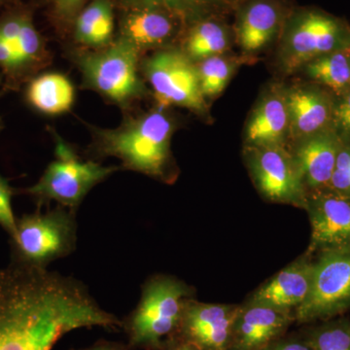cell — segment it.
I'll return each instance as SVG.
<instances>
[{"mask_svg":"<svg viewBox=\"0 0 350 350\" xmlns=\"http://www.w3.org/2000/svg\"><path fill=\"white\" fill-rule=\"evenodd\" d=\"M122 326L75 278L21 262L0 269V350H53L78 329Z\"/></svg>","mask_w":350,"mask_h":350,"instance_id":"cell-1","label":"cell"},{"mask_svg":"<svg viewBox=\"0 0 350 350\" xmlns=\"http://www.w3.org/2000/svg\"><path fill=\"white\" fill-rule=\"evenodd\" d=\"M192 288L174 276L156 275L142 287L139 303L123 322L131 349L162 350L176 338Z\"/></svg>","mask_w":350,"mask_h":350,"instance_id":"cell-2","label":"cell"},{"mask_svg":"<svg viewBox=\"0 0 350 350\" xmlns=\"http://www.w3.org/2000/svg\"><path fill=\"white\" fill-rule=\"evenodd\" d=\"M174 123L163 111H152L116 129L100 133V151L118 158L126 169L163 180L172 178L170 142Z\"/></svg>","mask_w":350,"mask_h":350,"instance_id":"cell-3","label":"cell"},{"mask_svg":"<svg viewBox=\"0 0 350 350\" xmlns=\"http://www.w3.org/2000/svg\"><path fill=\"white\" fill-rule=\"evenodd\" d=\"M280 38V68L291 75L317 57L350 50V25L321 9L300 7L290 11Z\"/></svg>","mask_w":350,"mask_h":350,"instance_id":"cell-4","label":"cell"},{"mask_svg":"<svg viewBox=\"0 0 350 350\" xmlns=\"http://www.w3.org/2000/svg\"><path fill=\"white\" fill-rule=\"evenodd\" d=\"M13 241L19 252L17 262L46 268L76 250L75 211L59 206L46 213L25 215L17 220Z\"/></svg>","mask_w":350,"mask_h":350,"instance_id":"cell-5","label":"cell"},{"mask_svg":"<svg viewBox=\"0 0 350 350\" xmlns=\"http://www.w3.org/2000/svg\"><path fill=\"white\" fill-rule=\"evenodd\" d=\"M118 170L92 161H82L59 137L56 139L55 160L38 183L27 192L39 202H57L61 206L75 211L88 193Z\"/></svg>","mask_w":350,"mask_h":350,"instance_id":"cell-6","label":"cell"},{"mask_svg":"<svg viewBox=\"0 0 350 350\" xmlns=\"http://www.w3.org/2000/svg\"><path fill=\"white\" fill-rule=\"evenodd\" d=\"M350 310V250L324 251L313 259L312 286L294 312L300 323L337 319Z\"/></svg>","mask_w":350,"mask_h":350,"instance_id":"cell-7","label":"cell"},{"mask_svg":"<svg viewBox=\"0 0 350 350\" xmlns=\"http://www.w3.org/2000/svg\"><path fill=\"white\" fill-rule=\"evenodd\" d=\"M138 51L121 38L107 49L83 57L80 66L88 84L119 105L135 100L144 93L137 72Z\"/></svg>","mask_w":350,"mask_h":350,"instance_id":"cell-8","label":"cell"},{"mask_svg":"<svg viewBox=\"0 0 350 350\" xmlns=\"http://www.w3.org/2000/svg\"><path fill=\"white\" fill-rule=\"evenodd\" d=\"M244 158L265 199L305 208L308 193L291 152L284 146H245Z\"/></svg>","mask_w":350,"mask_h":350,"instance_id":"cell-9","label":"cell"},{"mask_svg":"<svg viewBox=\"0 0 350 350\" xmlns=\"http://www.w3.org/2000/svg\"><path fill=\"white\" fill-rule=\"evenodd\" d=\"M144 69L162 107L179 105L206 111L198 66L187 55L178 50L160 51L146 62Z\"/></svg>","mask_w":350,"mask_h":350,"instance_id":"cell-10","label":"cell"},{"mask_svg":"<svg viewBox=\"0 0 350 350\" xmlns=\"http://www.w3.org/2000/svg\"><path fill=\"white\" fill-rule=\"evenodd\" d=\"M305 211L310 218V243L306 253L350 250V198L331 190L306 197Z\"/></svg>","mask_w":350,"mask_h":350,"instance_id":"cell-11","label":"cell"},{"mask_svg":"<svg viewBox=\"0 0 350 350\" xmlns=\"http://www.w3.org/2000/svg\"><path fill=\"white\" fill-rule=\"evenodd\" d=\"M239 306L200 303L191 299L184 308L177 340L199 350H229Z\"/></svg>","mask_w":350,"mask_h":350,"instance_id":"cell-12","label":"cell"},{"mask_svg":"<svg viewBox=\"0 0 350 350\" xmlns=\"http://www.w3.org/2000/svg\"><path fill=\"white\" fill-rule=\"evenodd\" d=\"M335 94L312 81L286 89L289 139L294 142L331 129Z\"/></svg>","mask_w":350,"mask_h":350,"instance_id":"cell-13","label":"cell"},{"mask_svg":"<svg viewBox=\"0 0 350 350\" xmlns=\"http://www.w3.org/2000/svg\"><path fill=\"white\" fill-rule=\"evenodd\" d=\"M293 320L291 313L246 301L234 317L229 350H265L280 340Z\"/></svg>","mask_w":350,"mask_h":350,"instance_id":"cell-14","label":"cell"},{"mask_svg":"<svg viewBox=\"0 0 350 350\" xmlns=\"http://www.w3.org/2000/svg\"><path fill=\"white\" fill-rule=\"evenodd\" d=\"M291 9L283 0H241L237 11L234 34L246 52H256L282 34Z\"/></svg>","mask_w":350,"mask_h":350,"instance_id":"cell-15","label":"cell"},{"mask_svg":"<svg viewBox=\"0 0 350 350\" xmlns=\"http://www.w3.org/2000/svg\"><path fill=\"white\" fill-rule=\"evenodd\" d=\"M312 273L313 258L305 253L258 288L247 301L293 314L310 293Z\"/></svg>","mask_w":350,"mask_h":350,"instance_id":"cell-16","label":"cell"},{"mask_svg":"<svg viewBox=\"0 0 350 350\" xmlns=\"http://www.w3.org/2000/svg\"><path fill=\"white\" fill-rule=\"evenodd\" d=\"M342 139L332 129L295 142L291 154L306 193L329 190Z\"/></svg>","mask_w":350,"mask_h":350,"instance_id":"cell-17","label":"cell"},{"mask_svg":"<svg viewBox=\"0 0 350 350\" xmlns=\"http://www.w3.org/2000/svg\"><path fill=\"white\" fill-rule=\"evenodd\" d=\"M289 138L286 89L273 87L262 96L246 125V146H284Z\"/></svg>","mask_w":350,"mask_h":350,"instance_id":"cell-18","label":"cell"},{"mask_svg":"<svg viewBox=\"0 0 350 350\" xmlns=\"http://www.w3.org/2000/svg\"><path fill=\"white\" fill-rule=\"evenodd\" d=\"M177 20L165 6L135 7L124 20L122 38L138 50L157 47L174 38Z\"/></svg>","mask_w":350,"mask_h":350,"instance_id":"cell-19","label":"cell"},{"mask_svg":"<svg viewBox=\"0 0 350 350\" xmlns=\"http://www.w3.org/2000/svg\"><path fill=\"white\" fill-rule=\"evenodd\" d=\"M231 32L218 16L211 15L196 21L185 40L186 55L191 59H206L221 56L229 49Z\"/></svg>","mask_w":350,"mask_h":350,"instance_id":"cell-20","label":"cell"},{"mask_svg":"<svg viewBox=\"0 0 350 350\" xmlns=\"http://www.w3.org/2000/svg\"><path fill=\"white\" fill-rule=\"evenodd\" d=\"M32 107L45 114L68 111L75 101V88L66 76L47 73L32 80L27 92Z\"/></svg>","mask_w":350,"mask_h":350,"instance_id":"cell-21","label":"cell"},{"mask_svg":"<svg viewBox=\"0 0 350 350\" xmlns=\"http://www.w3.org/2000/svg\"><path fill=\"white\" fill-rule=\"evenodd\" d=\"M310 81L335 94L350 90V50L338 51L317 57L301 68Z\"/></svg>","mask_w":350,"mask_h":350,"instance_id":"cell-22","label":"cell"},{"mask_svg":"<svg viewBox=\"0 0 350 350\" xmlns=\"http://www.w3.org/2000/svg\"><path fill=\"white\" fill-rule=\"evenodd\" d=\"M114 20L109 0H94L78 16L75 38L90 47H103L111 40Z\"/></svg>","mask_w":350,"mask_h":350,"instance_id":"cell-23","label":"cell"},{"mask_svg":"<svg viewBox=\"0 0 350 350\" xmlns=\"http://www.w3.org/2000/svg\"><path fill=\"white\" fill-rule=\"evenodd\" d=\"M202 96L213 98L222 93L231 78L234 66L226 57L214 56L202 59L198 66Z\"/></svg>","mask_w":350,"mask_h":350,"instance_id":"cell-24","label":"cell"},{"mask_svg":"<svg viewBox=\"0 0 350 350\" xmlns=\"http://www.w3.org/2000/svg\"><path fill=\"white\" fill-rule=\"evenodd\" d=\"M313 350H350V320L322 321L308 338Z\"/></svg>","mask_w":350,"mask_h":350,"instance_id":"cell-25","label":"cell"},{"mask_svg":"<svg viewBox=\"0 0 350 350\" xmlns=\"http://www.w3.org/2000/svg\"><path fill=\"white\" fill-rule=\"evenodd\" d=\"M163 5L179 20L196 21L215 15L226 5L225 0H163Z\"/></svg>","mask_w":350,"mask_h":350,"instance_id":"cell-26","label":"cell"},{"mask_svg":"<svg viewBox=\"0 0 350 350\" xmlns=\"http://www.w3.org/2000/svg\"><path fill=\"white\" fill-rule=\"evenodd\" d=\"M16 49L25 68L38 62L42 54V42H41L40 36L36 31L31 18L27 15L24 16L19 38L16 44Z\"/></svg>","mask_w":350,"mask_h":350,"instance_id":"cell-27","label":"cell"},{"mask_svg":"<svg viewBox=\"0 0 350 350\" xmlns=\"http://www.w3.org/2000/svg\"><path fill=\"white\" fill-rule=\"evenodd\" d=\"M340 139L342 142L338 149L329 190L350 198V138Z\"/></svg>","mask_w":350,"mask_h":350,"instance_id":"cell-28","label":"cell"},{"mask_svg":"<svg viewBox=\"0 0 350 350\" xmlns=\"http://www.w3.org/2000/svg\"><path fill=\"white\" fill-rule=\"evenodd\" d=\"M331 129L340 138H350V90L335 96Z\"/></svg>","mask_w":350,"mask_h":350,"instance_id":"cell-29","label":"cell"},{"mask_svg":"<svg viewBox=\"0 0 350 350\" xmlns=\"http://www.w3.org/2000/svg\"><path fill=\"white\" fill-rule=\"evenodd\" d=\"M13 190L4 177L0 175V225L14 238L17 230V219L13 213L11 199Z\"/></svg>","mask_w":350,"mask_h":350,"instance_id":"cell-30","label":"cell"},{"mask_svg":"<svg viewBox=\"0 0 350 350\" xmlns=\"http://www.w3.org/2000/svg\"><path fill=\"white\" fill-rule=\"evenodd\" d=\"M0 68L9 76H15L25 68L16 46L0 38Z\"/></svg>","mask_w":350,"mask_h":350,"instance_id":"cell-31","label":"cell"},{"mask_svg":"<svg viewBox=\"0 0 350 350\" xmlns=\"http://www.w3.org/2000/svg\"><path fill=\"white\" fill-rule=\"evenodd\" d=\"M24 16L23 14H17L0 20V38L12 45H16L19 38Z\"/></svg>","mask_w":350,"mask_h":350,"instance_id":"cell-32","label":"cell"},{"mask_svg":"<svg viewBox=\"0 0 350 350\" xmlns=\"http://www.w3.org/2000/svg\"><path fill=\"white\" fill-rule=\"evenodd\" d=\"M265 350H313L310 340H296V338H290V340H278L269 345Z\"/></svg>","mask_w":350,"mask_h":350,"instance_id":"cell-33","label":"cell"},{"mask_svg":"<svg viewBox=\"0 0 350 350\" xmlns=\"http://www.w3.org/2000/svg\"><path fill=\"white\" fill-rule=\"evenodd\" d=\"M131 347L129 345L121 344V342H109V340H98V342L81 349L71 350H131Z\"/></svg>","mask_w":350,"mask_h":350,"instance_id":"cell-34","label":"cell"},{"mask_svg":"<svg viewBox=\"0 0 350 350\" xmlns=\"http://www.w3.org/2000/svg\"><path fill=\"white\" fill-rule=\"evenodd\" d=\"M84 0H57V9L62 16H70L79 8Z\"/></svg>","mask_w":350,"mask_h":350,"instance_id":"cell-35","label":"cell"},{"mask_svg":"<svg viewBox=\"0 0 350 350\" xmlns=\"http://www.w3.org/2000/svg\"><path fill=\"white\" fill-rule=\"evenodd\" d=\"M162 350H199L196 349L195 347L183 342V340H177L174 338V340L170 342L169 344L165 345Z\"/></svg>","mask_w":350,"mask_h":350,"instance_id":"cell-36","label":"cell"},{"mask_svg":"<svg viewBox=\"0 0 350 350\" xmlns=\"http://www.w3.org/2000/svg\"><path fill=\"white\" fill-rule=\"evenodd\" d=\"M133 2L135 7L138 6H165L163 0H129Z\"/></svg>","mask_w":350,"mask_h":350,"instance_id":"cell-37","label":"cell"},{"mask_svg":"<svg viewBox=\"0 0 350 350\" xmlns=\"http://www.w3.org/2000/svg\"><path fill=\"white\" fill-rule=\"evenodd\" d=\"M1 76H0V83H1ZM2 126H3V125H2V121L1 119H0V131H1Z\"/></svg>","mask_w":350,"mask_h":350,"instance_id":"cell-38","label":"cell"},{"mask_svg":"<svg viewBox=\"0 0 350 350\" xmlns=\"http://www.w3.org/2000/svg\"><path fill=\"white\" fill-rule=\"evenodd\" d=\"M2 0H0V3H1Z\"/></svg>","mask_w":350,"mask_h":350,"instance_id":"cell-39","label":"cell"},{"mask_svg":"<svg viewBox=\"0 0 350 350\" xmlns=\"http://www.w3.org/2000/svg\"><path fill=\"white\" fill-rule=\"evenodd\" d=\"M225 1H226V0H225ZM239 1H241V0H239Z\"/></svg>","mask_w":350,"mask_h":350,"instance_id":"cell-40","label":"cell"}]
</instances>
